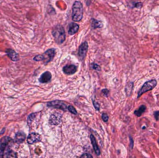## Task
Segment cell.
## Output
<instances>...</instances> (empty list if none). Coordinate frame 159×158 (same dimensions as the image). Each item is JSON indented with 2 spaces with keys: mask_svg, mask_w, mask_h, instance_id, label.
I'll use <instances>...</instances> for the list:
<instances>
[{
  "mask_svg": "<svg viewBox=\"0 0 159 158\" xmlns=\"http://www.w3.org/2000/svg\"><path fill=\"white\" fill-rule=\"evenodd\" d=\"M52 33L54 41L58 45L62 44L65 41V31L62 25H57L55 26L52 30Z\"/></svg>",
  "mask_w": 159,
  "mask_h": 158,
  "instance_id": "cell-1",
  "label": "cell"
},
{
  "mask_svg": "<svg viewBox=\"0 0 159 158\" xmlns=\"http://www.w3.org/2000/svg\"><path fill=\"white\" fill-rule=\"evenodd\" d=\"M83 15V9L82 3L80 1H76L72 6V20L74 22H78L82 20Z\"/></svg>",
  "mask_w": 159,
  "mask_h": 158,
  "instance_id": "cell-2",
  "label": "cell"
},
{
  "mask_svg": "<svg viewBox=\"0 0 159 158\" xmlns=\"http://www.w3.org/2000/svg\"><path fill=\"white\" fill-rule=\"evenodd\" d=\"M157 85V81L156 79H152L146 82L141 87L137 94V98H139L141 96L149 91H152Z\"/></svg>",
  "mask_w": 159,
  "mask_h": 158,
  "instance_id": "cell-3",
  "label": "cell"
},
{
  "mask_svg": "<svg viewBox=\"0 0 159 158\" xmlns=\"http://www.w3.org/2000/svg\"><path fill=\"white\" fill-rule=\"evenodd\" d=\"M56 54V50L54 48L48 49L42 54V61L44 64H47L51 61Z\"/></svg>",
  "mask_w": 159,
  "mask_h": 158,
  "instance_id": "cell-4",
  "label": "cell"
},
{
  "mask_svg": "<svg viewBox=\"0 0 159 158\" xmlns=\"http://www.w3.org/2000/svg\"><path fill=\"white\" fill-rule=\"evenodd\" d=\"M88 47H89V45H88V42L87 41L83 42L79 47L78 56L81 61L84 60L86 57L87 53L88 51Z\"/></svg>",
  "mask_w": 159,
  "mask_h": 158,
  "instance_id": "cell-5",
  "label": "cell"
},
{
  "mask_svg": "<svg viewBox=\"0 0 159 158\" xmlns=\"http://www.w3.org/2000/svg\"><path fill=\"white\" fill-rule=\"evenodd\" d=\"M48 107H53V108L59 109L62 110H66L67 109V105L63 102L59 100L54 101L52 102H49L48 103Z\"/></svg>",
  "mask_w": 159,
  "mask_h": 158,
  "instance_id": "cell-6",
  "label": "cell"
},
{
  "mask_svg": "<svg viewBox=\"0 0 159 158\" xmlns=\"http://www.w3.org/2000/svg\"><path fill=\"white\" fill-rule=\"evenodd\" d=\"M64 73L67 75H73L76 72L77 67L74 65H68L64 66L62 69Z\"/></svg>",
  "mask_w": 159,
  "mask_h": 158,
  "instance_id": "cell-7",
  "label": "cell"
},
{
  "mask_svg": "<svg viewBox=\"0 0 159 158\" xmlns=\"http://www.w3.org/2000/svg\"><path fill=\"white\" fill-rule=\"evenodd\" d=\"M41 136L39 134L35 133H32L30 134L28 137L27 142L30 144L39 142L41 141Z\"/></svg>",
  "mask_w": 159,
  "mask_h": 158,
  "instance_id": "cell-8",
  "label": "cell"
},
{
  "mask_svg": "<svg viewBox=\"0 0 159 158\" xmlns=\"http://www.w3.org/2000/svg\"><path fill=\"white\" fill-rule=\"evenodd\" d=\"M51 79V73L48 71H45L41 75V77L39 79V81L41 83H47L50 81Z\"/></svg>",
  "mask_w": 159,
  "mask_h": 158,
  "instance_id": "cell-9",
  "label": "cell"
},
{
  "mask_svg": "<svg viewBox=\"0 0 159 158\" xmlns=\"http://www.w3.org/2000/svg\"><path fill=\"white\" fill-rule=\"evenodd\" d=\"M79 29V25L75 23L72 22L69 24L68 29V33L70 35H75L78 32Z\"/></svg>",
  "mask_w": 159,
  "mask_h": 158,
  "instance_id": "cell-10",
  "label": "cell"
},
{
  "mask_svg": "<svg viewBox=\"0 0 159 158\" xmlns=\"http://www.w3.org/2000/svg\"><path fill=\"white\" fill-rule=\"evenodd\" d=\"M11 139L7 136H5L0 140V150L3 151L6 148L7 145L11 141Z\"/></svg>",
  "mask_w": 159,
  "mask_h": 158,
  "instance_id": "cell-11",
  "label": "cell"
},
{
  "mask_svg": "<svg viewBox=\"0 0 159 158\" xmlns=\"http://www.w3.org/2000/svg\"><path fill=\"white\" fill-rule=\"evenodd\" d=\"M61 120V115L59 114H53L50 119V122L52 125H57L59 123Z\"/></svg>",
  "mask_w": 159,
  "mask_h": 158,
  "instance_id": "cell-12",
  "label": "cell"
},
{
  "mask_svg": "<svg viewBox=\"0 0 159 158\" xmlns=\"http://www.w3.org/2000/svg\"><path fill=\"white\" fill-rule=\"evenodd\" d=\"M134 87V83L133 82L128 83L127 85H126L125 88V91L127 97H129L131 96L133 91Z\"/></svg>",
  "mask_w": 159,
  "mask_h": 158,
  "instance_id": "cell-13",
  "label": "cell"
},
{
  "mask_svg": "<svg viewBox=\"0 0 159 158\" xmlns=\"http://www.w3.org/2000/svg\"><path fill=\"white\" fill-rule=\"evenodd\" d=\"M6 53L8 56L11 59V60L14 61H16L18 59V55L15 51L11 49H7Z\"/></svg>",
  "mask_w": 159,
  "mask_h": 158,
  "instance_id": "cell-14",
  "label": "cell"
},
{
  "mask_svg": "<svg viewBox=\"0 0 159 158\" xmlns=\"http://www.w3.org/2000/svg\"><path fill=\"white\" fill-rule=\"evenodd\" d=\"M103 22L101 21H98L95 19H92L91 20V27L93 29L101 28L103 27Z\"/></svg>",
  "mask_w": 159,
  "mask_h": 158,
  "instance_id": "cell-15",
  "label": "cell"
},
{
  "mask_svg": "<svg viewBox=\"0 0 159 158\" xmlns=\"http://www.w3.org/2000/svg\"><path fill=\"white\" fill-rule=\"evenodd\" d=\"M90 139L91 141L94 150L95 151V153L97 155H100V151L98 147L97 144L96 142V140L94 137V136L92 135H90Z\"/></svg>",
  "mask_w": 159,
  "mask_h": 158,
  "instance_id": "cell-16",
  "label": "cell"
},
{
  "mask_svg": "<svg viewBox=\"0 0 159 158\" xmlns=\"http://www.w3.org/2000/svg\"><path fill=\"white\" fill-rule=\"evenodd\" d=\"M146 110V106L144 105H142L139 108L134 111V114L137 117H140L145 112Z\"/></svg>",
  "mask_w": 159,
  "mask_h": 158,
  "instance_id": "cell-17",
  "label": "cell"
},
{
  "mask_svg": "<svg viewBox=\"0 0 159 158\" xmlns=\"http://www.w3.org/2000/svg\"><path fill=\"white\" fill-rule=\"evenodd\" d=\"M26 138V135L23 133H18L15 136V141L18 143H21Z\"/></svg>",
  "mask_w": 159,
  "mask_h": 158,
  "instance_id": "cell-18",
  "label": "cell"
},
{
  "mask_svg": "<svg viewBox=\"0 0 159 158\" xmlns=\"http://www.w3.org/2000/svg\"><path fill=\"white\" fill-rule=\"evenodd\" d=\"M5 158H17V155L14 151L10 150L7 153Z\"/></svg>",
  "mask_w": 159,
  "mask_h": 158,
  "instance_id": "cell-19",
  "label": "cell"
},
{
  "mask_svg": "<svg viewBox=\"0 0 159 158\" xmlns=\"http://www.w3.org/2000/svg\"><path fill=\"white\" fill-rule=\"evenodd\" d=\"M91 66L92 68L94 69V70L99 71H100L101 70V68L100 67V66L97 64H95V63H92L91 65Z\"/></svg>",
  "mask_w": 159,
  "mask_h": 158,
  "instance_id": "cell-20",
  "label": "cell"
},
{
  "mask_svg": "<svg viewBox=\"0 0 159 158\" xmlns=\"http://www.w3.org/2000/svg\"><path fill=\"white\" fill-rule=\"evenodd\" d=\"M68 110H69V111L72 114H74V115H76L77 111L76 110H75L74 107L72 106H69L68 107Z\"/></svg>",
  "mask_w": 159,
  "mask_h": 158,
  "instance_id": "cell-21",
  "label": "cell"
},
{
  "mask_svg": "<svg viewBox=\"0 0 159 158\" xmlns=\"http://www.w3.org/2000/svg\"><path fill=\"white\" fill-rule=\"evenodd\" d=\"M134 7L140 9L143 6V3L141 2H137V3H134Z\"/></svg>",
  "mask_w": 159,
  "mask_h": 158,
  "instance_id": "cell-22",
  "label": "cell"
},
{
  "mask_svg": "<svg viewBox=\"0 0 159 158\" xmlns=\"http://www.w3.org/2000/svg\"><path fill=\"white\" fill-rule=\"evenodd\" d=\"M43 58H42V55H38L36 56L34 58V60L36 61H42Z\"/></svg>",
  "mask_w": 159,
  "mask_h": 158,
  "instance_id": "cell-23",
  "label": "cell"
},
{
  "mask_svg": "<svg viewBox=\"0 0 159 158\" xmlns=\"http://www.w3.org/2000/svg\"><path fill=\"white\" fill-rule=\"evenodd\" d=\"M80 158H93L92 156L90 154L88 153H85L81 156Z\"/></svg>",
  "mask_w": 159,
  "mask_h": 158,
  "instance_id": "cell-24",
  "label": "cell"
},
{
  "mask_svg": "<svg viewBox=\"0 0 159 158\" xmlns=\"http://www.w3.org/2000/svg\"><path fill=\"white\" fill-rule=\"evenodd\" d=\"M101 92H103L104 95L106 96V97H107L109 94V91L108 89H103L101 91Z\"/></svg>",
  "mask_w": 159,
  "mask_h": 158,
  "instance_id": "cell-25",
  "label": "cell"
},
{
  "mask_svg": "<svg viewBox=\"0 0 159 158\" xmlns=\"http://www.w3.org/2000/svg\"><path fill=\"white\" fill-rule=\"evenodd\" d=\"M102 118L104 121H107L109 120V117L106 114H103L102 115Z\"/></svg>",
  "mask_w": 159,
  "mask_h": 158,
  "instance_id": "cell-26",
  "label": "cell"
},
{
  "mask_svg": "<svg viewBox=\"0 0 159 158\" xmlns=\"http://www.w3.org/2000/svg\"><path fill=\"white\" fill-rule=\"evenodd\" d=\"M154 117L156 118L157 121L159 120V111H156L154 112Z\"/></svg>",
  "mask_w": 159,
  "mask_h": 158,
  "instance_id": "cell-27",
  "label": "cell"
},
{
  "mask_svg": "<svg viewBox=\"0 0 159 158\" xmlns=\"http://www.w3.org/2000/svg\"><path fill=\"white\" fill-rule=\"evenodd\" d=\"M93 104L94 106L97 110H99V106L98 103H97L95 101H93Z\"/></svg>",
  "mask_w": 159,
  "mask_h": 158,
  "instance_id": "cell-28",
  "label": "cell"
},
{
  "mask_svg": "<svg viewBox=\"0 0 159 158\" xmlns=\"http://www.w3.org/2000/svg\"><path fill=\"white\" fill-rule=\"evenodd\" d=\"M130 146L131 149H132L134 147V141L132 138L130 137Z\"/></svg>",
  "mask_w": 159,
  "mask_h": 158,
  "instance_id": "cell-29",
  "label": "cell"
},
{
  "mask_svg": "<svg viewBox=\"0 0 159 158\" xmlns=\"http://www.w3.org/2000/svg\"><path fill=\"white\" fill-rule=\"evenodd\" d=\"M3 154H2V153H1V155H0V158H3Z\"/></svg>",
  "mask_w": 159,
  "mask_h": 158,
  "instance_id": "cell-30",
  "label": "cell"
},
{
  "mask_svg": "<svg viewBox=\"0 0 159 158\" xmlns=\"http://www.w3.org/2000/svg\"><path fill=\"white\" fill-rule=\"evenodd\" d=\"M158 144H159V139L158 140Z\"/></svg>",
  "mask_w": 159,
  "mask_h": 158,
  "instance_id": "cell-31",
  "label": "cell"
}]
</instances>
